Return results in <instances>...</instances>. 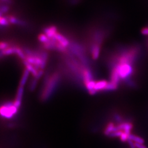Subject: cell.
<instances>
[{
    "instance_id": "6da1fadb",
    "label": "cell",
    "mask_w": 148,
    "mask_h": 148,
    "mask_svg": "<svg viewBox=\"0 0 148 148\" xmlns=\"http://www.w3.org/2000/svg\"><path fill=\"white\" fill-rule=\"evenodd\" d=\"M59 80L58 73H54L46 80L43 89L40 95L41 99L45 101L47 100L52 95L56 88Z\"/></svg>"
},
{
    "instance_id": "7a4b0ae2",
    "label": "cell",
    "mask_w": 148,
    "mask_h": 148,
    "mask_svg": "<svg viewBox=\"0 0 148 148\" xmlns=\"http://www.w3.org/2000/svg\"><path fill=\"white\" fill-rule=\"evenodd\" d=\"M18 110L13 103H7L1 106L0 112L1 116L4 119H10L17 114Z\"/></svg>"
},
{
    "instance_id": "3957f363",
    "label": "cell",
    "mask_w": 148,
    "mask_h": 148,
    "mask_svg": "<svg viewBox=\"0 0 148 148\" xmlns=\"http://www.w3.org/2000/svg\"><path fill=\"white\" fill-rule=\"evenodd\" d=\"M128 140H131L132 142H133L134 143H139V144H144V142L143 138L138 137V136L133 135H130V136H129V137Z\"/></svg>"
},
{
    "instance_id": "277c9868",
    "label": "cell",
    "mask_w": 148,
    "mask_h": 148,
    "mask_svg": "<svg viewBox=\"0 0 148 148\" xmlns=\"http://www.w3.org/2000/svg\"><path fill=\"white\" fill-rule=\"evenodd\" d=\"M142 33L145 35V36L147 37V45H148V26L145 27V28H144L142 30Z\"/></svg>"
}]
</instances>
